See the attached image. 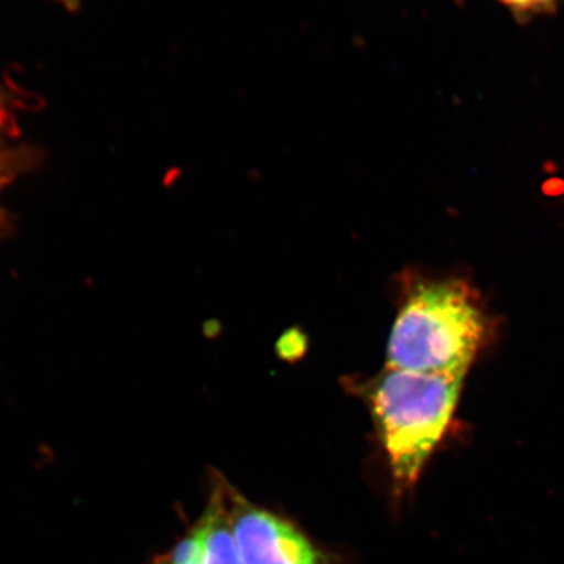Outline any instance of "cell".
Returning <instances> with one entry per match:
<instances>
[{
  "label": "cell",
  "mask_w": 564,
  "mask_h": 564,
  "mask_svg": "<svg viewBox=\"0 0 564 564\" xmlns=\"http://www.w3.org/2000/svg\"><path fill=\"white\" fill-rule=\"evenodd\" d=\"M488 334L484 304L467 282H415L393 322L386 366L466 377Z\"/></svg>",
  "instance_id": "1"
},
{
  "label": "cell",
  "mask_w": 564,
  "mask_h": 564,
  "mask_svg": "<svg viewBox=\"0 0 564 564\" xmlns=\"http://www.w3.org/2000/svg\"><path fill=\"white\" fill-rule=\"evenodd\" d=\"M464 375L392 369L362 386L375 429L400 492L413 489L454 419Z\"/></svg>",
  "instance_id": "2"
},
{
  "label": "cell",
  "mask_w": 564,
  "mask_h": 564,
  "mask_svg": "<svg viewBox=\"0 0 564 564\" xmlns=\"http://www.w3.org/2000/svg\"><path fill=\"white\" fill-rule=\"evenodd\" d=\"M229 522L242 564H333L288 519L248 502L225 485Z\"/></svg>",
  "instance_id": "3"
},
{
  "label": "cell",
  "mask_w": 564,
  "mask_h": 564,
  "mask_svg": "<svg viewBox=\"0 0 564 564\" xmlns=\"http://www.w3.org/2000/svg\"><path fill=\"white\" fill-rule=\"evenodd\" d=\"M154 564H242L229 522L225 485L215 486L202 518Z\"/></svg>",
  "instance_id": "4"
},
{
  "label": "cell",
  "mask_w": 564,
  "mask_h": 564,
  "mask_svg": "<svg viewBox=\"0 0 564 564\" xmlns=\"http://www.w3.org/2000/svg\"><path fill=\"white\" fill-rule=\"evenodd\" d=\"M518 22H530L551 17L558 10L560 0H497Z\"/></svg>",
  "instance_id": "5"
},
{
  "label": "cell",
  "mask_w": 564,
  "mask_h": 564,
  "mask_svg": "<svg viewBox=\"0 0 564 564\" xmlns=\"http://www.w3.org/2000/svg\"><path fill=\"white\" fill-rule=\"evenodd\" d=\"M7 113L9 111H7L6 96L0 91V131H2V126H6Z\"/></svg>",
  "instance_id": "6"
},
{
  "label": "cell",
  "mask_w": 564,
  "mask_h": 564,
  "mask_svg": "<svg viewBox=\"0 0 564 564\" xmlns=\"http://www.w3.org/2000/svg\"><path fill=\"white\" fill-rule=\"evenodd\" d=\"M61 2L66 7V9L76 10L77 0H61Z\"/></svg>",
  "instance_id": "7"
}]
</instances>
